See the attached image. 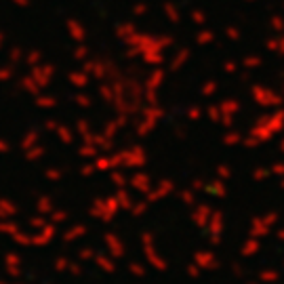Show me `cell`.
Wrapping results in <instances>:
<instances>
[]
</instances>
